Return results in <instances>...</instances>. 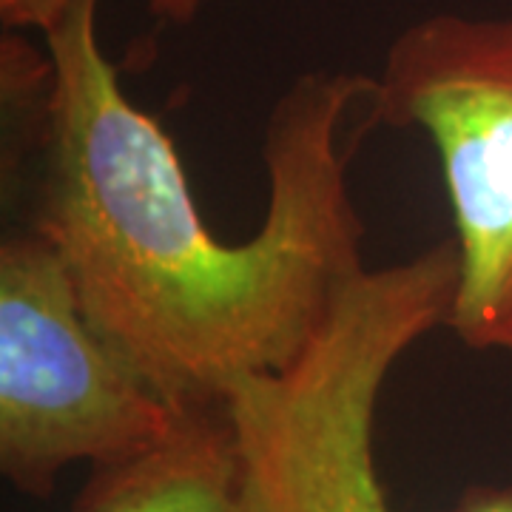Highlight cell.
<instances>
[{"label": "cell", "instance_id": "7", "mask_svg": "<svg viewBox=\"0 0 512 512\" xmlns=\"http://www.w3.org/2000/svg\"><path fill=\"white\" fill-rule=\"evenodd\" d=\"M151 12L168 23H191L200 15L205 0H148Z\"/></svg>", "mask_w": 512, "mask_h": 512}, {"label": "cell", "instance_id": "3", "mask_svg": "<svg viewBox=\"0 0 512 512\" xmlns=\"http://www.w3.org/2000/svg\"><path fill=\"white\" fill-rule=\"evenodd\" d=\"M174 407L92 328L72 274L37 225L0 242V473L49 498L77 464L111 467L163 444Z\"/></svg>", "mask_w": 512, "mask_h": 512}, {"label": "cell", "instance_id": "4", "mask_svg": "<svg viewBox=\"0 0 512 512\" xmlns=\"http://www.w3.org/2000/svg\"><path fill=\"white\" fill-rule=\"evenodd\" d=\"M367 126L433 140L458 245L444 328L470 350L512 353V18L436 12L393 37Z\"/></svg>", "mask_w": 512, "mask_h": 512}, {"label": "cell", "instance_id": "2", "mask_svg": "<svg viewBox=\"0 0 512 512\" xmlns=\"http://www.w3.org/2000/svg\"><path fill=\"white\" fill-rule=\"evenodd\" d=\"M456 285V239L365 268L291 365L228 390L245 512H393L373 458L379 393L407 348L447 325ZM456 512H512V481L467 490Z\"/></svg>", "mask_w": 512, "mask_h": 512}, {"label": "cell", "instance_id": "5", "mask_svg": "<svg viewBox=\"0 0 512 512\" xmlns=\"http://www.w3.org/2000/svg\"><path fill=\"white\" fill-rule=\"evenodd\" d=\"M74 512H245L225 404L185 407L154 450L94 467Z\"/></svg>", "mask_w": 512, "mask_h": 512}, {"label": "cell", "instance_id": "1", "mask_svg": "<svg viewBox=\"0 0 512 512\" xmlns=\"http://www.w3.org/2000/svg\"><path fill=\"white\" fill-rule=\"evenodd\" d=\"M100 0H77L46 37L35 220L63 256L92 328L174 407L291 365L365 271L342 126L373 77L311 72L265 126L268 211L254 237H214L174 140L131 103L97 37Z\"/></svg>", "mask_w": 512, "mask_h": 512}, {"label": "cell", "instance_id": "6", "mask_svg": "<svg viewBox=\"0 0 512 512\" xmlns=\"http://www.w3.org/2000/svg\"><path fill=\"white\" fill-rule=\"evenodd\" d=\"M77 0H0V20L3 29L26 32L37 29L40 35H49Z\"/></svg>", "mask_w": 512, "mask_h": 512}]
</instances>
